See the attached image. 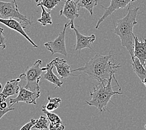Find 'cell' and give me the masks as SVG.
Masks as SVG:
<instances>
[{"instance_id": "obj_1", "label": "cell", "mask_w": 146, "mask_h": 130, "mask_svg": "<svg viewBox=\"0 0 146 130\" xmlns=\"http://www.w3.org/2000/svg\"><path fill=\"white\" fill-rule=\"evenodd\" d=\"M112 51L108 55H102L96 53V55L82 67L71 70L72 72L81 71L87 74L92 79L97 80L99 83H108L111 78H113L117 86L121 88L115 77V73L121 67L120 64L115 65L111 61Z\"/></svg>"}, {"instance_id": "obj_2", "label": "cell", "mask_w": 146, "mask_h": 130, "mask_svg": "<svg viewBox=\"0 0 146 130\" xmlns=\"http://www.w3.org/2000/svg\"><path fill=\"white\" fill-rule=\"evenodd\" d=\"M139 9L140 7H135L129 5L127 8V14L124 18L117 20L116 23L114 22V33L120 38L122 46L127 49L132 59L135 58L133 30L134 26L137 23L136 17L139 15H144L142 12H139Z\"/></svg>"}, {"instance_id": "obj_3", "label": "cell", "mask_w": 146, "mask_h": 130, "mask_svg": "<svg viewBox=\"0 0 146 130\" xmlns=\"http://www.w3.org/2000/svg\"><path fill=\"white\" fill-rule=\"evenodd\" d=\"M111 78L108 83H99L94 88L93 92H90V99L86 101V103L89 106H95L100 112L106 111V106L109 102H111V99L115 95H122L123 93L114 91L112 86Z\"/></svg>"}, {"instance_id": "obj_4", "label": "cell", "mask_w": 146, "mask_h": 130, "mask_svg": "<svg viewBox=\"0 0 146 130\" xmlns=\"http://www.w3.org/2000/svg\"><path fill=\"white\" fill-rule=\"evenodd\" d=\"M41 65L42 60L38 59L32 66L26 68L24 73L19 75V78H23L26 81V85L25 86L26 89L31 91L41 93L39 83L44 71L40 67Z\"/></svg>"}, {"instance_id": "obj_5", "label": "cell", "mask_w": 146, "mask_h": 130, "mask_svg": "<svg viewBox=\"0 0 146 130\" xmlns=\"http://www.w3.org/2000/svg\"><path fill=\"white\" fill-rule=\"evenodd\" d=\"M0 15L3 19L18 18L29 25L31 24L30 20L18 11V8L13 1L11 2L0 1Z\"/></svg>"}, {"instance_id": "obj_6", "label": "cell", "mask_w": 146, "mask_h": 130, "mask_svg": "<svg viewBox=\"0 0 146 130\" xmlns=\"http://www.w3.org/2000/svg\"><path fill=\"white\" fill-rule=\"evenodd\" d=\"M69 26V23H66L64 25V29L62 31L59 33L58 36L53 41L46 43L44 46L51 53V56L59 53L64 56L68 55V52L66 47V29Z\"/></svg>"}, {"instance_id": "obj_7", "label": "cell", "mask_w": 146, "mask_h": 130, "mask_svg": "<svg viewBox=\"0 0 146 130\" xmlns=\"http://www.w3.org/2000/svg\"><path fill=\"white\" fill-rule=\"evenodd\" d=\"M79 1L76 0H66L63 8L60 11V16H64L68 19L70 20L69 25L72 29L75 28L74 19L79 17L78 11L79 7L78 6Z\"/></svg>"}, {"instance_id": "obj_8", "label": "cell", "mask_w": 146, "mask_h": 130, "mask_svg": "<svg viewBox=\"0 0 146 130\" xmlns=\"http://www.w3.org/2000/svg\"><path fill=\"white\" fill-rule=\"evenodd\" d=\"M135 1H136V0H111V4L109 6V7L106 8L103 5H101V7L105 11L103 15L101 16V18L99 19L97 24H96L95 26V28L98 29L101 23L104 21L109 16L111 15L114 11H117V10L119 9H123L126 8V6L131 5L132 2Z\"/></svg>"}, {"instance_id": "obj_9", "label": "cell", "mask_w": 146, "mask_h": 130, "mask_svg": "<svg viewBox=\"0 0 146 130\" xmlns=\"http://www.w3.org/2000/svg\"><path fill=\"white\" fill-rule=\"evenodd\" d=\"M0 23L2 24L5 25L8 28H10L13 30H15V31H17L19 34H21L23 37L25 38L28 41L31 43V44L34 46L35 48H38V45L36 44L35 42H33V40L29 37L28 35L26 34L25 32V28L27 25H29L27 23L24 22H19L16 21L14 18H9V19H3L0 18Z\"/></svg>"}, {"instance_id": "obj_10", "label": "cell", "mask_w": 146, "mask_h": 130, "mask_svg": "<svg viewBox=\"0 0 146 130\" xmlns=\"http://www.w3.org/2000/svg\"><path fill=\"white\" fill-rule=\"evenodd\" d=\"M40 93L31 91L21 86L18 96L15 98L9 99V103L11 106L19 102H25L29 105H36V99L40 96Z\"/></svg>"}, {"instance_id": "obj_11", "label": "cell", "mask_w": 146, "mask_h": 130, "mask_svg": "<svg viewBox=\"0 0 146 130\" xmlns=\"http://www.w3.org/2000/svg\"><path fill=\"white\" fill-rule=\"evenodd\" d=\"M21 78L9 80L6 83L3 91L0 93V102L5 101L9 96L18 95L21 86L19 85Z\"/></svg>"}, {"instance_id": "obj_12", "label": "cell", "mask_w": 146, "mask_h": 130, "mask_svg": "<svg viewBox=\"0 0 146 130\" xmlns=\"http://www.w3.org/2000/svg\"><path fill=\"white\" fill-rule=\"evenodd\" d=\"M73 30L74 31L76 36V44L75 46L76 51H79V53H80L81 50L84 48H89L91 50H92L91 45L96 40V35L92 34L88 36H84L82 35L76 28Z\"/></svg>"}, {"instance_id": "obj_13", "label": "cell", "mask_w": 146, "mask_h": 130, "mask_svg": "<svg viewBox=\"0 0 146 130\" xmlns=\"http://www.w3.org/2000/svg\"><path fill=\"white\" fill-rule=\"evenodd\" d=\"M134 57L140 60L144 67L146 66V38L139 39L134 35Z\"/></svg>"}, {"instance_id": "obj_14", "label": "cell", "mask_w": 146, "mask_h": 130, "mask_svg": "<svg viewBox=\"0 0 146 130\" xmlns=\"http://www.w3.org/2000/svg\"><path fill=\"white\" fill-rule=\"evenodd\" d=\"M54 66L57 70L58 75L61 78H68L69 76H76L72 75L70 70V65L64 59L56 58L52 60Z\"/></svg>"}, {"instance_id": "obj_15", "label": "cell", "mask_w": 146, "mask_h": 130, "mask_svg": "<svg viewBox=\"0 0 146 130\" xmlns=\"http://www.w3.org/2000/svg\"><path fill=\"white\" fill-rule=\"evenodd\" d=\"M54 67V65L53 64L52 61L48 63L46 67L42 68L43 71H46V73L42 76V78L44 79L47 80L50 83H52L53 85L56 86V89L57 88H61L63 84V82L61 81L55 74L53 73V68Z\"/></svg>"}, {"instance_id": "obj_16", "label": "cell", "mask_w": 146, "mask_h": 130, "mask_svg": "<svg viewBox=\"0 0 146 130\" xmlns=\"http://www.w3.org/2000/svg\"><path fill=\"white\" fill-rule=\"evenodd\" d=\"M131 65L132 66L133 71L135 72L141 81L142 82L144 79L146 78V68L141 63L140 60L137 58H134V59H132Z\"/></svg>"}, {"instance_id": "obj_17", "label": "cell", "mask_w": 146, "mask_h": 130, "mask_svg": "<svg viewBox=\"0 0 146 130\" xmlns=\"http://www.w3.org/2000/svg\"><path fill=\"white\" fill-rule=\"evenodd\" d=\"M48 103L46 105H42V108H45L48 111H52L58 109L61 103V99L59 98H51V96H48Z\"/></svg>"}, {"instance_id": "obj_18", "label": "cell", "mask_w": 146, "mask_h": 130, "mask_svg": "<svg viewBox=\"0 0 146 130\" xmlns=\"http://www.w3.org/2000/svg\"><path fill=\"white\" fill-rule=\"evenodd\" d=\"M78 1L79 8H85L89 12L91 16L93 15L94 8L98 5V0H78Z\"/></svg>"}, {"instance_id": "obj_19", "label": "cell", "mask_w": 146, "mask_h": 130, "mask_svg": "<svg viewBox=\"0 0 146 130\" xmlns=\"http://www.w3.org/2000/svg\"><path fill=\"white\" fill-rule=\"evenodd\" d=\"M41 9H42V13H41V17L38 19V21L40 23L42 26H46L48 25H52V18L51 16L50 12H47L45 10L44 6H41Z\"/></svg>"}, {"instance_id": "obj_20", "label": "cell", "mask_w": 146, "mask_h": 130, "mask_svg": "<svg viewBox=\"0 0 146 130\" xmlns=\"http://www.w3.org/2000/svg\"><path fill=\"white\" fill-rule=\"evenodd\" d=\"M49 128V120L44 116H41L40 118L37 119L36 124L33 126L32 129H38L39 130L47 129Z\"/></svg>"}, {"instance_id": "obj_21", "label": "cell", "mask_w": 146, "mask_h": 130, "mask_svg": "<svg viewBox=\"0 0 146 130\" xmlns=\"http://www.w3.org/2000/svg\"><path fill=\"white\" fill-rule=\"evenodd\" d=\"M61 1L62 0H42L41 2L38 3L37 6H44L49 11H50L53 9H54L56 6L59 5V2Z\"/></svg>"}, {"instance_id": "obj_22", "label": "cell", "mask_w": 146, "mask_h": 130, "mask_svg": "<svg viewBox=\"0 0 146 130\" xmlns=\"http://www.w3.org/2000/svg\"><path fill=\"white\" fill-rule=\"evenodd\" d=\"M42 111L47 116L49 122V123H51V124L56 125L62 123L61 119L59 118V116L58 115L55 114V113H51V111H48L44 108H42Z\"/></svg>"}, {"instance_id": "obj_23", "label": "cell", "mask_w": 146, "mask_h": 130, "mask_svg": "<svg viewBox=\"0 0 146 130\" xmlns=\"http://www.w3.org/2000/svg\"><path fill=\"white\" fill-rule=\"evenodd\" d=\"M10 105L9 107L8 106L7 103H6V101H3V102H0V119H1L3 116L6 115V113L15 110L14 108H11Z\"/></svg>"}, {"instance_id": "obj_24", "label": "cell", "mask_w": 146, "mask_h": 130, "mask_svg": "<svg viewBox=\"0 0 146 130\" xmlns=\"http://www.w3.org/2000/svg\"><path fill=\"white\" fill-rule=\"evenodd\" d=\"M6 39L4 34V29L0 27V48L4 49L6 48Z\"/></svg>"}, {"instance_id": "obj_25", "label": "cell", "mask_w": 146, "mask_h": 130, "mask_svg": "<svg viewBox=\"0 0 146 130\" xmlns=\"http://www.w3.org/2000/svg\"><path fill=\"white\" fill-rule=\"evenodd\" d=\"M36 121H37V119H31L30 121L25 124L19 130H31L33 128V126L36 124Z\"/></svg>"}, {"instance_id": "obj_26", "label": "cell", "mask_w": 146, "mask_h": 130, "mask_svg": "<svg viewBox=\"0 0 146 130\" xmlns=\"http://www.w3.org/2000/svg\"><path fill=\"white\" fill-rule=\"evenodd\" d=\"M64 129L65 126L62 124V123L56 125H52L49 123V130H64Z\"/></svg>"}, {"instance_id": "obj_27", "label": "cell", "mask_w": 146, "mask_h": 130, "mask_svg": "<svg viewBox=\"0 0 146 130\" xmlns=\"http://www.w3.org/2000/svg\"><path fill=\"white\" fill-rule=\"evenodd\" d=\"M42 1V0H35V1L36 2V3H39V2H41Z\"/></svg>"}, {"instance_id": "obj_28", "label": "cell", "mask_w": 146, "mask_h": 130, "mask_svg": "<svg viewBox=\"0 0 146 130\" xmlns=\"http://www.w3.org/2000/svg\"><path fill=\"white\" fill-rule=\"evenodd\" d=\"M13 1L15 2V5H16V6H17V7H18V5H17V3H16V0H13Z\"/></svg>"}, {"instance_id": "obj_29", "label": "cell", "mask_w": 146, "mask_h": 130, "mask_svg": "<svg viewBox=\"0 0 146 130\" xmlns=\"http://www.w3.org/2000/svg\"><path fill=\"white\" fill-rule=\"evenodd\" d=\"M2 88V85H1V83H0V89H1Z\"/></svg>"}, {"instance_id": "obj_30", "label": "cell", "mask_w": 146, "mask_h": 130, "mask_svg": "<svg viewBox=\"0 0 146 130\" xmlns=\"http://www.w3.org/2000/svg\"><path fill=\"white\" fill-rule=\"evenodd\" d=\"M145 129H146V124L145 125Z\"/></svg>"}, {"instance_id": "obj_31", "label": "cell", "mask_w": 146, "mask_h": 130, "mask_svg": "<svg viewBox=\"0 0 146 130\" xmlns=\"http://www.w3.org/2000/svg\"><path fill=\"white\" fill-rule=\"evenodd\" d=\"M145 68H146V66H145Z\"/></svg>"}]
</instances>
